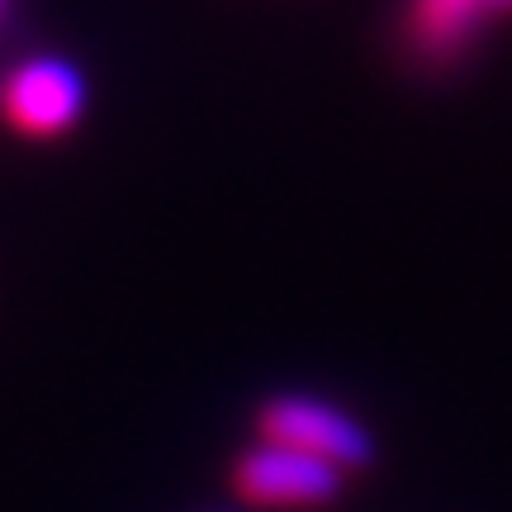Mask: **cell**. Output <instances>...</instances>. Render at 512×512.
<instances>
[{"instance_id": "cell-2", "label": "cell", "mask_w": 512, "mask_h": 512, "mask_svg": "<svg viewBox=\"0 0 512 512\" xmlns=\"http://www.w3.org/2000/svg\"><path fill=\"white\" fill-rule=\"evenodd\" d=\"M81 105H86V86H81L76 67L57 62V57L24 62L0 86V114L24 138H57V133H67L81 119Z\"/></svg>"}, {"instance_id": "cell-6", "label": "cell", "mask_w": 512, "mask_h": 512, "mask_svg": "<svg viewBox=\"0 0 512 512\" xmlns=\"http://www.w3.org/2000/svg\"><path fill=\"white\" fill-rule=\"evenodd\" d=\"M5 10H10V0H0V19H5Z\"/></svg>"}, {"instance_id": "cell-5", "label": "cell", "mask_w": 512, "mask_h": 512, "mask_svg": "<svg viewBox=\"0 0 512 512\" xmlns=\"http://www.w3.org/2000/svg\"><path fill=\"white\" fill-rule=\"evenodd\" d=\"M512 0H489V10H508Z\"/></svg>"}, {"instance_id": "cell-3", "label": "cell", "mask_w": 512, "mask_h": 512, "mask_svg": "<svg viewBox=\"0 0 512 512\" xmlns=\"http://www.w3.org/2000/svg\"><path fill=\"white\" fill-rule=\"evenodd\" d=\"M233 484L247 503H261V508H318V503H332L342 494V470H332L313 456H299L290 446L261 441L256 451L238 460Z\"/></svg>"}, {"instance_id": "cell-4", "label": "cell", "mask_w": 512, "mask_h": 512, "mask_svg": "<svg viewBox=\"0 0 512 512\" xmlns=\"http://www.w3.org/2000/svg\"><path fill=\"white\" fill-rule=\"evenodd\" d=\"M494 15L489 0H413L408 34L427 62H451L470 48V38L484 19Z\"/></svg>"}, {"instance_id": "cell-1", "label": "cell", "mask_w": 512, "mask_h": 512, "mask_svg": "<svg viewBox=\"0 0 512 512\" xmlns=\"http://www.w3.org/2000/svg\"><path fill=\"white\" fill-rule=\"evenodd\" d=\"M261 441L290 446L299 456H313L332 470H361L375 456V441L356 418H347L337 403L309 399V394H280L261 408Z\"/></svg>"}]
</instances>
